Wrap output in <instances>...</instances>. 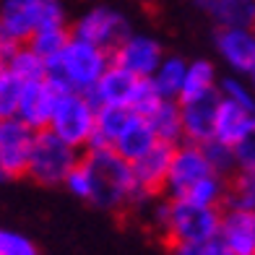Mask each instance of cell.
Segmentation results:
<instances>
[{
  "instance_id": "cell-1",
  "label": "cell",
  "mask_w": 255,
  "mask_h": 255,
  "mask_svg": "<svg viewBox=\"0 0 255 255\" xmlns=\"http://www.w3.org/2000/svg\"><path fill=\"white\" fill-rule=\"evenodd\" d=\"M110 65H112L110 50L97 47V44L73 34L65 47L52 60H47V78L60 91L91 94V89L97 86V81Z\"/></svg>"
},
{
  "instance_id": "cell-2",
  "label": "cell",
  "mask_w": 255,
  "mask_h": 255,
  "mask_svg": "<svg viewBox=\"0 0 255 255\" xmlns=\"http://www.w3.org/2000/svg\"><path fill=\"white\" fill-rule=\"evenodd\" d=\"M84 164L91 172V203L102 208H120L138 201L133 164L107 146H89Z\"/></svg>"
},
{
  "instance_id": "cell-3",
  "label": "cell",
  "mask_w": 255,
  "mask_h": 255,
  "mask_svg": "<svg viewBox=\"0 0 255 255\" xmlns=\"http://www.w3.org/2000/svg\"><path fill=\"white\" fill-rule=\"evenodd\" d=\"M156 222L172 245L180 242H208L219 237L222 211L216 206H203L188 198H175L156 211Z\"/></svg>"
},
{
  "instance_id": "cell-4",
  "label": "cell",
  "mask_w": 255,
  "mask_h": 255,
  "mask_svg": "<svg viewBox=\"0 0 255 255\" xmlns=\"http://www.w3.org/2000/svg\"><path fill=\"white\" fill-rule=\"evenodd\" d=\"M78 148L73 143L63 141L57 133H52L50 128L34 133V143H31V156H29V167L26 175L31 180H37L42 185H57L65 182L68 172L78 164Z\"/></svg>"
},
{
  "instance_id": "cell-5",
  "label": "cell",
  "mask_w": 255,
  "mask_h": 255,
  "mask_svg": "<svg viewBox=\"0 0 255 255\" xmlns=\"http://www.w3.org/2000/svg\"><path fill=\"white\" fill-rule=\"evenodd\" d=\"M50 130L76 148L89 146L97 128V104L89 94L81 91H60L50 118Z\"/></svg>"
},
{
  "instance_id": "cell-6",
  "label": "cell",
  "mask_w": 255,
  "mask_h": 255,
  "mask_svg": "<svg viewBox=\"0 0 255 255\" xmlns=\"http://www.w3.org/2000/svg\"><path fill=\"white\" fill-rule=\"evenodd\" d=\"M214 167L208 161L206 151L201 143H185L180 148H175V156H172V167L167 175V185L164 188L172 193V198H185V193L198 180L214 175Z\"/></svg>"
},
{
  "instance_id": "cell-7",
  "label": "cell",
  "mask_w": 255,
  "mask_h": 255,
  "mask_svg": "<svg viewBox=\"0 0 255 255\" xmlns=\"http://www.w3.org/2000/svg\"><path fill=\"white\" fill-rule=\"evenodd\" d=\"M222 104V91H206V94L180 99V115H182V130L185 138L193 143H206L214 138L216 112Z\"/></svg>"
},
{
  "instance_id": "cell-8",
  "label": "cell",
  "mask_w": 255,
  "mask_h": 255,
  "mask_svg": "<svg viewBox=\"0 0 255 255\" xmlns=\"http://www.w3.org/2000/svg\"><path fill=\"white\" fill-rule=\"evenodd\" d=\"M34 133L37 130H31V128L26 123H21L18 118L0 120V164L8 172V177L26 175Z\"/></svg>"
},
{
  "instance_id": "cell-9",
  "label": "cell",
  "mask_w": 255,
  "mask_h": 255,
  "mask_svg": "<svg viewBox=\"0 0 255 255\" xmlns=\"http://www.w3.org/2000/svg\"><path fill=\"white\" fill-rule=\"evenodd\" d=\"M161 60H164V52H161L159 42L151 37H141V34H128L112 50V63L138 78H151Z\"/></svg>"
},
{
  "instance_id": "cell-10",
  "label": "cell",
  "mask_w": 255,
  "mask_h": 255,
  "mask_svg": "<svg viewBox=\"0 0 255 255\" xmlns=\"http://www.w3.org/2000/svg\"><path fill=\"white\" fill-rule=\"evenodd\" d=\"M42 24V0H0V34L8 44H24Z\"/></svg>"
},
{
  "instance_id": "cell-11",
  "label": "cell",
  "mask_w": 255,
  "mask_h": 255,
  "mask_svg": "<svg viewBox=\"0 0 255 255\" xmlns=\"http://www.w3.org/2000/svg\"><path fill=\"white\" fill-rule=\"evenodd\" d=\"M73 34L91 44H97V47L115 50L128 37V21L112 8H94L86 16L78 18Z\"/></svg>"
},
{
  "instance_id": "cell-12",
  "label": "cell",
  "mask_w": 255,
  "mask_h": 255,
  "mask_svg": "<svg viewBox=\"0 0 255 255\" xmlns=\"http://www.w3.org/2000/svg\"><path fill=\"white\" fill-rule=\"evenodd\" d=\"M172 156H175V143L156 141L143 156H138L133 164V177H135V190L138 198L151 195L167 185V175L172 167Z\"/></svg>"
},
{
  "instance_id": "cell-13",
  "label": "cell",
  "mask_w": 255,
  "mask_h": 255,
  "mask_svg": "<svg viewBox=\"0 0 255 255\" xmlns=\"http://www.w3.org/2000/svg\"><path fill=\"white\" fill-rule=\"evenodd\" d=\"M57 94H60V89H57L47 76L37 78V81H26L16 118L21 123H26L31 130H44V128L50 125Z\"/></svg>"
},
{
  "instance_id": "cell-14",
  "label": "cell",
  "mask_w": 255,
  "mask_h": 255,
  "mask_svg": "<svg viewBox=\"0 0 255 255\" xmlns=\"http://www.w3.org/2000/svg\"><path fill=\"white\" fill-rule=\"evenodd\" d=\"M219 240L235 255H255V208L227 206L222 214Z\"/></svg>"
},
{
  "instance_id": "cell-15",
  "label": "cell",
  "mask_w": 255,
  "mask_h": 255,
  "mask_svg": "<svg viewBox=\"0 0 255 255\" xmlns=\"http://www.w3.org/2000/svg\"><path fill=\"white\" fill-rule=\"evenodd\" d=\"M143 78L133 76L130 71H125L120 65H110L107 71L102 73V78L97 81V86L91 89V99H94L97 107L102 104H120V107H130L133 104V97L138 86H141Z\"/></svg>"
},
{
  "instance_id": "cell-16",
  "label": "cell",
  "mask_w": 255,
  "mask_h": 255,
  "mask_svg": "<svg viewBox=\"0 0 255 255\" xmlns=\"http://www.w3.org/2000/svg\"><path fill=\"white\" fill-rule=\"evenodd\" d=\"M216 47L222 57L240 73L255 68V31L248 26H222L216 34Z\"/></svg>"
},
{
  "instance_id": "cell-17",
  "label": "cell",
  "mask_w": 255,
  "mask_h": 255,
  "mask_svg": "<svg viewBox=\"0 0 255 255\" xmlns=\"http://www.w3.org/2000/svg\"><path fill=\"white\" fill-rule=\"evenodd\" d=\"M135 115L138 112H133L130 107H120V104H102V107H97V128L89 146L112 148L115 141L123 135V130L133 123Z\"/></svg>"
},
{
  "instance_id": "cell-18",
  "label": "cell",
  "mask_w": 255,
  "mask_h": 255,
  "mask_svg": "<svg viewBox=\"0 0 255 255\" xmlns=\"http://www.w3.org/2000/svg\"><path fill=\"white\" fill-rule=\"evenodd\" d=\"M253 118H255V112H250V110L242 107V104L222 97V104H219V112H216L214 138H216V141H222V143L235 146V141L245 133V128L250 125Z\"/></svg>"
},
{
  "instance_id": "cell-19",
  "label": "cell",
  "mask_w": 255,
  "mask_h": 255,
  "mask_svg": "<svg viewBox=\"0 0 255 255\" xmlns=\"http://www.w3.org/2000/svg\"><path fill=\"white\" fill-rule=\"evenodd\" d=\"M156 141H159V138H156V133L151 130L148 120L143 118V115H135L133 123L123 130V135L115 141L112 148H115L120 156H125L128 161H135L138 156H143Z\"/></svg>"
},
{
  "instance_id": "cell-20",
  "label": "cell",
  "mask_w": 255,
  "mask_h": 255,
  "mask_svg": "<svg viewBox=\"0 0 255 255\" xmlns=\"http://www.w3.org/2000/svg\"><path fill=\"white\" fill-rule=\"evenodd\" d=\"M151 130L156 133L159 141H167V143H177L180 138L185 135L182 130V115H180V102L175 99H161L156 107L146 115Z\"/></svg>"
},
{
  "instance_id": "cell-21",
  "label": "cell",
  "mask_w": 255,
  "mask_h": 255,
  "mask_svg": "<svg viewBox=\"0 0 255 255\" xmlns=\"http://www.w3.org/2000/svg\"><path fill=\"white\" fill-rule=\"evenodd\" d=\"M222 26H248L255 21L253 0H198Z\"/></svg>"
},
{
  "instance_id": "cell-22",
  "label": "cell",
  "mask_w": 255,
  "mask_h": 255,
  "mask_svg": "<svg viewBox=\"0 0 255 255\" xmlns=\"http://www.w3.org/2000/svg\"><path fill=\"white\" fill-rule=\"evenodd\" d=\"M5 68L24 81H37L47 76V60L34 52L29 44H10L5 55Z\"/></svg>"
},
{
  "instance_id": "cell-23",
  "label": "cell",
  "mask_w": 255,
  "mask_h": 255,
  "mask_svg": "<svg viewBox=\"0 0 255 255\" xmlns=\"http://www.w3.org/2000/svg\"><path fill=\"white\" fill-rule=\"evenodd\" d=\"M185 73H188V63L182 57H164L156 73L151 76L156 91L164 99H180L182 86H185Z\"/></svg>"
},
{
  "instance_id": "cell-24",
  "label": "cell",
  "mask_w": 255,
  "mask_h": 255,
  "mask_svg": "<svg viewBox=\"0 0 255 255\" xmlns=\"http://www.w3.org/2000/svg\"><path fill=\"white\" fill-rule=\"evenodd\" d=\"M24 86H26L24 78H18L13 71H8L5 65L0 68V120H8V118H16L18 115Z\"/></svg>"
},
{
  "instance_id": "cell-25",
  "label": "cell",
  "mask_w": 255,
  "mask_h": 255,
  "mask_svg": "<svg viewBox=\"0 0 255 255\" xmlns=\"http://www.w3.org/2000/svg\"><path fill=\"white\" fill-rule=\"evenodd\" d=\"M214 89H216V71H214V65L206 63V60L188 63V73H185V86H182L180 99H190V97L206 94V91H214Z\"/></svg>"
},
{
  "instance_id": "cell-26",
  "label": "cell",
  "mask_w": 255,
  "mask_h": 255,
  "mask_svg": "<svg viewBox=\"0 0 255 255\" xmlns=\"http://www.w3.org/2000/svg\"><path fill=\"white\" fill-rule=\"evenodd\" d=\"M68 39H71V34H68L65 24L63 26H42L31 34L29 47L37 55H42L44 60H52V57L68 44Z\"/></svg>"
},
{
  "instance_id": "cell-27",
  "label": "cell",
  "mask_w": 255,
  "mask_h": 255,
  "mask_svg": "<svg viewBox=\"0 0 255 255\" xmlns=\"http://www.w3.org/2000/svg\"><path fill=\"white\" fill-rule=\"evenodd\" d=\"M201 146H203L208 161H211V167H214L222 177L229 175L235 167H240V164H237V156H235V148H232L229 143H222V141H216V138H211V141H206V143H201Z\"/></svg>"
},
{
  "instance_id": "cell-28",
  "label": "cell",
  "mask_w": 255,
  "mask_h": 255,
  "mask_svg": "<svg viewBox=\"0 0 255 255\" xmlns=\"http://www.w3.org/2000/svg\"><path fill=\"white\" fill-rule=\"evenodd\" d=\"M0 255H39V250L21 232L0 229Z\"/></svg>"
},
{
  "instance_id": "cell-29",
  "label": "cell",
  "mask_w": 255,
  "mask_h": 255,
  "mask_svg": "<svg viewBox=\"0 0 255 255\" xmlns=\"http://www.w3.org/2000/svg\"><path fill=\"white\" fill-rule=\"evenodd\" d=\"M232 148H235V156H237L240 169L255 167V118L250 120V125L245 128V133L237 138Z\"/></svg>"
},
{
  "instance_id": "cell-30",
  "label": "cell",
  "mask_w": 255,
  "mask_h": 255,
  "mask_svg": "<svg viewBox=\"0 0 255 255\" xmlns=\"http://www.w3.org/2000/svg\"><path fill=\"white\" fill-rule=\"evenodd\" d=\"M65 188L71 190L76 198H84V201H91V172L84 161H78V164L68 172L65 177Z\"/></svg>"
},
{
  "instance_id": "cell-31",
  "label": "cell",
  "mask_w": 255,
  "mask_h": 255,
  "mask_svg": "<svg viewBox=\"0 0 255 255\" xmlns=\"http://www.w3.org/2000/svg\"><path fill=\"white\" fill-rule=\"evenodd\" d=\"M222 97L224 99H232V102H237V104H242L245 110H250V112H255V97H253V91L245 86V84H240L237 78H227V81H222Z\"/></svg>"
},
{
  "instance_id": "cell-32",
  "label": "cell",
  "mask_w": 255,
  "mask_h": 255,
  "mask_svg": "<svg viewBox=\"0 0 255 255\" xmlns=\"http://www.w3.org/2000/svg\"><path fill=\"white\" fill-rule=\"evenodd\" d=\"M203 255H235V253H232L219 237H214V240L203 242Z\"/></svg>"
},
{
  "instance_id": "cell-33",
  "label": "cell",
  "mask_w": 255,
  "mask_h": 255,
  "mask_svg": "<svg viewBox=\"0 0 255 255\" xmlns=\"http://www.w3.org/2000/svg\"><path fill=\"white\" fill-rule=\"evenodd\" d=\"M175 255H203V242H180L175 245Z\"/></svg>"
},
{
  "instance_id": "cell-34",
  "label": "cell",
  "mask_w": 255,
  "mask_h": 255,
  "mask_svg": "<svg viewBox=\"0 0 255 255\" xmlns=\"http://www.w3.org/2000/svg\"><path fill=\"white\" fill-rule=\"evenodd\" d=\"M242 177L248 180V185H250L253 193H255V167H250V169H242Z\"/></svg>"
},
{
  "instance_id": "cell-35",
  "label": "cell",
  "mask_w": 255,
  "mask_h": 255,
  "mask_svg": "<svg viewBox=\"0 0 255 255\" xmlns=\"http://www.w3.org/2000/svg\"><path fill=\"white\" fill-rule=\"evenodd\" d=\"M8 50H10V44L3 39V34H0V65H5V55H8Z\"/></svg>"
},
{
  "instance_id": "cell-36",
  "label": "cell",
  "mask_w": 255,
  "mask_h": 255,
  "mask_svg": "<svg viewBox=\"0 0 255 255\" xmlns=\"http://www.w3.org/2000/svg\"><path fill=\"white\" fill-rule=\"evenodd\" d=\"M8 180V172L3 169V164H0V182H5Z\"/></svg>"
},
{
  "instance_id": "cell-37",
  "label": "cell",
  "mask_w": 255,
  "mask_h": 255,
  "mask_svg": "<svg viewBox=\"0 0 255 255\" xmlns=\"http://www.w3.org/2000/svg\"><path fill=\"white\" fill-rule=\"evenodd\" d=\"M250 78H253V91H255V68L250 71Z\"/></svg>"
},
{
  "instance_id": "cell-38",
  "label": "cell",
  "mask_w": 255,
  "mask_h": 255,
  "mask_svg": "<svg viewBox=\"0 0 255 255\" xmlns=\"http://www.w3.org/2000/svg\"><path fill=\"white\" fill-rule=\"evenodd\" d=\"M253 31H255V21H253Z\"/></svg>"
},
{
  "instance_id": "cell-39",
  "label": "cell",
  "mask_w": 255,
  "mask_h": 255,
  "mask_svg": "<svg viewBox=\"0 0 255 255\" xmlns=\"http://www.w3.org/2000/svg\"><path fill=\"white\" fill-rule=\"evenodd\" d=\"M0 68H3V65H0Z\"/></svg>"
}]
</instances>
